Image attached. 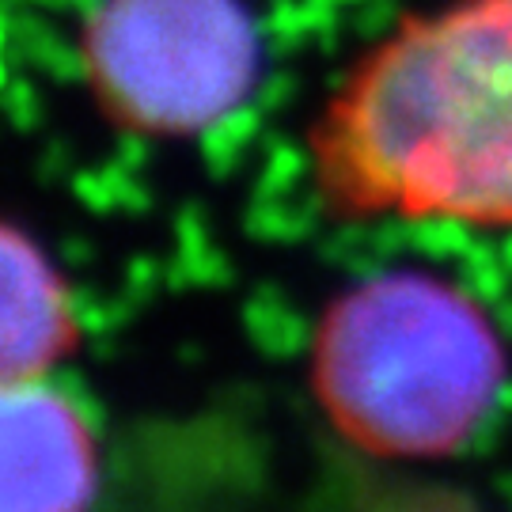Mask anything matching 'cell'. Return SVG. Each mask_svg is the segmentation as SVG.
Here are the masks:
<instances>
[{
    "mask_svg": "<svg viewBox=\"0 0 512 512\" xmlns=\"http://www.w3.org/2000/svg\"><path fill=\"white\" fill-rule=\"evenodd\" d=\"M338 190L406 220L512 224V0L403 19L334 92L319 126Z\"/></svg>",
    "mask_w": 512,
    "mask_h": 512,
    "instance_id": "6da1fadb",
    "label": "cell"
},
{
    "mask_svg": "<svg viewBox=\"0 0 512 512\" xmlns=\"http://www.w3.org/2000/svg\"><path fill=\"white\" fill-rule=\"evenodd\" d=\"M330 425L380 459H440L486 429L505 357L486 311L452 281L387 270L334 300L311 346Z\"/></svg>",
    "mask_w": 512,
    "mask_h": 512,
    "instance_id": "7a4b0ae2",
    "label": "cell"
},
{
    "mask_svg": "<svg viewBox=\"0 0 512 512\" xmlns=\"http://www.w3.org/2000/svg\"><path fill=\"white\" fill-rule=\"evenodd\" d=\"M262 46L243 0H95L80 27L92 99L122 129L190 137L255 92Z\"/></svg>",
    "mask_w": 512,
    "mask_h": 512,
    "instance_id": "3957f363",
    "label": "cell"
},
{
    "mask_svg": "<svg viewBox=\"0 0 512 512\" xmlns=\"http://www.w3.org/2000/svg\"><path fill=\"white\" fill-rule=\"evenodd\" d=\"M0 512H88L99 452L88 410L54 380H23L4 391L0 421Z\"/></svg>",
    "mask_w": 512,
    "mask_h": 512,
    "instance_id": "277c9868",
    "label": "cell"
},
{
    "mask_svg": "<svg viewBox=\"0 0 512 512\" xmlns=\"http://www.w3.org/2000/svg\"><path fill=\"white\" fill-rule=\"evenodd\" d=\"M4 380H50L73 342V300L50 258L8 228L4 239Z\"/></svg>",
    "mask_w": 512,
    "mask_h": 512,
    "instance_id": "5b68a950",
    "label": "cell"
}]
</instances>
